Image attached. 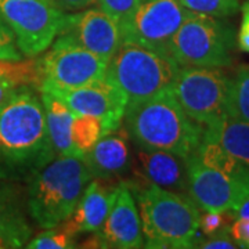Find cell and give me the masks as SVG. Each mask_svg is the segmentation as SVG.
Segmentation results:
<instances>
[{
  "mask_svg": "<svg viewBox=\"0 0 249 249\" xmlns=\"http://www.w3.org/2000/svg\"><path fill=\"white\" fill-rule=\"evenodd\" d=\"M54 157L42 98L22 88L0 104V178L29 181Z\"/></svg>",
  "mask_w": 249,
  "mask_h": 249,
  "instance_id": "6da1fadb",
  "label": "cell"
},
{
  "mask_svg": "<svg viewBox=\"0 0 249 249\" xmlns=\"http://www.w3.org/2000/svg\"><path fill=\"white\" fill-rule=\"evenodd\" d=\"M136 147L162 150L190 158L204 136V126L187 115L172 90L127 104L124 116Z\"/></svg>",
  "mask_w": 249,
  "mask_h": 249,
  "instance_id": "7a4b0ae2",
  "label": "cell"
},
{
  "mask_svg": "<svg viewBox=\"0 0 249 249\" xmlns=\"http://www.w3.org/2000/svg\"><path fill=\"white\" fill-rule=\"evenodd\" d=\"M136 193L145 248H194L199 231V208L181 193L151 183L127 184Z\"/></svg>",
  "mask_w": 249,
  "mask_h": 249,
  "instance_id": "3957f363",
  "label": "cell"
},
{
  "mask_svg": "<svg viewBox=\"0 0 249 249\" xmlns=\"http://www.w3.org/2000/svg\"><path fill=\"white\" fill-rule=\"evenodd\" d=\"M93 178L80 157L57 155L28 181L27 206L34 222L52 229L75 211Z\"/></svg>",
  "mask_w": 249,
  "mask_h": 249,
  "instance_id": "277c9868",
  "label": "cell"
},
{
  "mask_svg": "<svg viewBox=\"0 0 249 249\" xmlns=\"http://www.w3.org/2000/svg\"><path fill=\"white\" fill-rule=\"evenodd\" d=\"M180 65L169 55L136 43H121L109 60L107 76L133 104L172 88Z\"/></svg>",
  "mask_w": 249,
  "mask_h": 249,
  "instance_id": "5b68a950",
  "label": "cell"
},
{
  "mask_svg": "<svg viewBox=\"0 0 249 249\" xmlns=\"http://www.w3.org/2000/svg\"><path fill=\"white\" fill-rule=\"evenodd\" d=\"M234 32L216 17L188 11L169 46V57L180 67L222 68L231 64Z\"/></svg>",
  "mask_w": 249,
  "mask_h": 249,
  "instance_id": "8992f818",
  "label": "cell"
},
{
  "mask_svg": "<svg viewBox=\"0 0 249 249\" xmlns=\"http://www.w3.org/2000/svg\"><path fill=\"white\" fill-rule=\"evenodd\" d=\"M0 17L16 36L22 55L32 58L52 46L67 14L49 0H0Z\"/></svg>",
  "mask_w": 249,
  "mask_h": 249,
  "instance_id": "52a82bcc",
  "label": "cell"
},
{
  "mask_svg": "<svg viewBox=\"0 0 249 249\" xmlns=\"http://www.w3.org/2000/svg\"><path fill=\"white\" fill-rule=\"evenodd\" d=\"M229 88L220 68L180 67L170 90L187 115L205 127L227 114Z\"/></svg>",
  "mask_w": 249,
  "mask_h": 249,
  "instance_id": "ba28073f",
  "label": "cell"
},
{
  "mask_svg": "<svg viewBox=\"0 0 249 249\" xmlns=\"http://www.w3.org/2000/svg\"><path fill=\"white\" fill-rule=\"evenodd\" d=\"M109 62L72 40L57 36L40 58L43 80L39 90H71L103 79Z\"/></svg>",
  "mask_w": 249,
  "mask_h": 249,
  "instance_id": "9c48e42d",
  "label": "cell"
},
{
  "mask_svg": "<svg viewBox=\"0 0 249 249\" xmlns=\"http://www.w3.org/2000/svg\"><path fill=\"white\" fill-rule=\"evenodd\" d=\"M188 11L178 0H144L132 21L121 29L122 42L169 55V46Z\"/></svg>",
  "mask_w": 249,
  "mask_h": 249,
  "instance_id": "30bf717a",
  "label": "cell"
},
{
  "mask_svg": "<svg viewBox=\"0 0 249 249\" xmlns=\"http://www.w3.org/2000/svg\"><path fill=\"white\" fill-rule=\"evenodd\" d=\"M62 100L75 115L98 118L106 132H114L124 122L127 98L114 82L104 76L71 90H43Z\"/></svg>",
  "mask_w": 249,
  "mask_h": 249,
  "instance_id": "8fae6325",
  "label": "cell"
},
{
  "mask_svg": "<svg viewBox=\"0 0 249 249\" xmlns=\"http://www.w3.org/2000/svg\"><path fill=\"white\" fill-rule=\"evenodd\" d=\"M190 198L202 211L230 213L244 196L249 194L245 186L224 173L205 166L196 155L187 160Z\"/></svg>",
  "mask_w": 249,
  "mask_h": 249,
  "instance_id": "7c38bea8",
  "label": "cell"
},
{
  "mask_svg": "<svg viewBox=\"0 0 249 249\" xmlns=\"http://www.w3.org/2000/svg\"><path fill=\"white\" fill-rule=\"evenodd\" d=\"M58 36L70 39L108 62L122 42L118 22L100 7L71 16L67 14L65 24Z\"/></svg>",
  "mask_w": 249,
  "mask_h": 249,
  "instance_id": "4fadbf2b",
  "label": "cell"
},
{
  "mask_svg": "<svg viewBox=\"0 0 249 249\" xmlns=\"http://www.w3.org/2000/svg\"><path fill=\"white\" fill-rule=\"evenodd\" d=\"M97 234L104 248L136 249L144 247L140 212L127 183L118 186L115 201Z\"/></svg>",
  "mask_w": 249,
  "mask_h": 249,
  "instance_id": "5bb4252c",
  "label": "cell"
},
{
  "mask_svg": "<svg viewBox=\"0 0 249 249\" xmlns=\"http://www.w3.org/2000/svg\"><path fill=\"white\" fill-rule=\"evenodd\" d=\"M187 160L169 151L136 147L132 168L145 183L183 194L188 188Z\"/></svg>",
  "mask_w": 249,
  "mask_h": 249,
  "instance_id": "9a60e30c",
  "label": "cell"
},
{
  "mask_svg": "<svg viewBox=\"0 0 249 249\" xmlns=\"http://www.w3.org/2000/svg\"><path fill=\"white\" fill-rule=\"evenodd\" d=\"M118 186H106L100 178L90 180L75 211L64 220L68 229L76 235L80 232L100 231L115 201Z\"/></svg>",
  "mask_w": 249,
  "mask_h": 249,
  "instance_id": "2e32d148",
  "label": "cell"
},
{
  "mask_svg": "<svg viewBox=\"0 0 249 249\" xmlns=\"http://www.w3.org/2000/svg\"><path fill=\"white\" fill-rule=\"evenodd\" d=\"M118 130L104 134L94 147L83 155V160L94 178L111 180L124 176L127 170L132 169L127 133Z\"/></svg>",
  "mask_w": 249,
  "mask_h": 249,
  "instance_id": "e0dca14e",
  "label": "cell"
},
{
  "mask_svg": "<svg viewBox=\"0 0 249 249\" xmlns=\"http://www.w3.org/2000/svg\"><path fill=\"white\" fill-rule=\"evenodd\" d=\"M31 235L17 183L0 178V248H21Z\"/></svg>",
  "mask_w": 249,
  "mask_h": 249,
  "instance_id": "ac0fdd59",
  "label": "cell"
},
{
  "mask_svg": "<svg viewBox=\"0 0 249 249\" xmlns=\"http://www.w3.org/2000/svg\"><path fill=\"white\" fill-rule=\"evenodd\" d=\"M40 98L45 107L47 132L50 136L55 155L80 157V154L76 151L71 140V124L75 114L62 100L49 91L40 90Z\"/></svg>",
  "mask_w": 249,
  "mask_h": 249,
  "instance_id": "d6986e66",
  "label": "cell"
},
{
  "mask_svg": "<svg viewBox=\"0 0 249 249\" xmlns=\"http://www.w3.org/2000/svg\"><path fill=\"white\" fill-rule=\"evenodd\" d=\"M204 136L219 142L230 155L249 168V122L226 114L206 124Z\"/></svg>",
  "mask_w": 249,
  "mask_h": 249,
  "instance_id": "ffe728a7",
  "label": "cell"
},
{
  "mask_svg": "<svg viewBox=\"0 0 249 249\" xmlns=\"http://www.w3.org/2000/svg\"><path fill=\"white\" fill-rule=\"evenodd\" d=\"M194 155L205 166L219 170L226 176L234 178L245 186H249L248 166H245L240 160H235L217 142H214L206 136H202V140L199 142L196 151L194 152Z\"/></svg>",
  "mask_w": 249,
  "mask_h": 249,
  "instance_id": "44dd1931",
  "label": "cell"
},
{
  "mask_svg": "<svg viewBox=\"0 0 249 249\" xmlns=\"http://www.w3.org/2000/svg\"><path fill=\"white\" fill-rule=\"evenodd\" d=\"M43 80L40 60H0V86L39 89Z\"/></svg>",
  "mask_w": 249,
  "mask_h": 249,
  "instance_id": "7402d4cb",
  "label": "cell"
},
{
  "mask_svg": "<svg viewBox=\"0 0 249 249\" xmlns=\"http://www.w3.org/2000/svg\"><path fill=\"white\" fill-rule=\"evenodd\" d=\"M107 134L103 122L93 115H75L71 124V140L80 157L89 152L94 144Z\"/></svg>",
  "mask_w": 249,
  "mask_h": 249,
  "instance_id": "603a6c76",
  "label": "cell"
},
{
  "mask_svg": "<svg viewBox=\"0 0 249 249\" xmlns=\"http://www.w3.org/2000/svg\"><path fill=\"white\" fill-rule=\"evenodd\" d=\"M227 114L249 122V68H242L230 80Z\"/></svg>",
  "mask_w": 249,
  "mask_h": 249,
  "instance_id": "cb8c5ba5",
  "label": "cell"
},
{
  "mask_svg": "<svg viewBox=\"0 0 249 249\" xmlns=\"http://www.w3.org/2000/svg\"><path fill=\"white\" fill-rule=\"evenodd\" d=\"M76 234L68 229L65 222H61L55 227L45 229V231L29 240L27 248L29 249H70L75 248Z\"/></svg>",
  "mask_w": 249,
  "mask_h": 249,
  "instance_id": "d4e9b609",
  "label": "cell"
},
{
  "mask_svg": "<svg viewBox=\"0 0 249 249\" xmlns=\"http://www.w3.org/2000/svg\"><path fill=\"white\" fill-rule=\"evenodd\" d=\"M187 10L223 18L234 16L240 10V0H178Z\"/></svg>",
  "mask_w": 249,
  "mask_h": 249,
  "instance_id": "484cf974",
  "label": "cell"
},
{
  "mask_svg": "<svg viewBox=\"0 0 249 249\" xmlns=\"http://www.w3.org/2000/svg\"><path fill=\"white\" fill-rule=\"evenodd\" d=\"M144 0H97L98 7L115 19L119 29H124L133 18Z\"/></svg>",
  "mask_w": 249,
  "mask_h": 249,
  "instance_id": "4316f807",
  "label": "cell"
},
{
  "mask_svg": "<svg viewBox=\"0 0 249 249\" xmlns=\"http://www.w3.org/2000/svg\"><path fill=\"white\" fill-rule=\"evenodd\" d=\"M24 55L19 52L16 36L0 17V60H22Z\"/></svg>",
  "mask_w": 249,
  "mask_h": 249,
  "instance_id": "83f0119b",
  "label": "cell"
},
{
  "mask_svg": "<svg viewBox=\"0 0 249 249\" xmlns=\"http://www.w3.org/2000/svg\"><path fill=\"white\" fill-rule=\"evenodd\" d=\"M208 238L199 242V245H196V248L202 249H235L240 248L235 240L232 238L230 227H223L222 230H219L214 234L206 235Z\"/></svg>",
  "mask_w": 249,
  "mask_h": 249,
  "instance_id": "f1b7e54d",
  "label": "cell"
},
{
  "mask_svg": "<svg viewBox=\"0 0 249 249\" xmlns=\"http://www.w3.org/2000/svg\"><path fill=\"white\" fill-rule=\"evenodd\" d=\"M226 214L227 213L206 211V213L199 219V230L205 235H211L222 230L223 227H226Z\"/></svg>",
  "mask_w": 249,
  "mask_h": 249,
  "instance_id": "f546056e",
  "label": "cell"
},
{
  "mask_svg": "<svg viewBox=\"0 0 249 249\" xmlns=\"http://www.w3.org/2000/svg\"><path fill=\"white\" fill-rule=\"evenodd\" d=\"M230 232L240 248L249 249V219H234Z\"/></svg>",
  "mask_w": 249,
  "mask_h": 249,
  "instance_id": "4dcf8cb0",
  "label": "cell"
},
{
  "mask_svg": "<svg viewBox=\"0 0 249 249\" xmlns=\"http://www.w3.org/2000/svg\"><path fill=\"white\" fill-rule=\"evenodd\" d=\"M241 13H242V19H241L237 43L242 52L249 53V0L245 1L244 6L241 7Z\"/></svg>",
  "mask_w": 249,
  "mask_h": 249,
  "instance_id": "1f68e13d",
  "label": "cell"
},
{
  "mask_svg": "<svg viewBox=\"0 0 249 249\" xmlns=\"http://www.w3.org/2000/svg\"><path fill=\"white\" fill-rule=\"evenodd\" d=\"M97 0H53V3L62 11H78L90 7Z\"/></svg>",
  "mask_w": 249,
  "mask_h": 249,
  "instance_id": "d6a6232c",
  "label": "cell"
},
{
  "mask_svg": "<svg viewBox=\"0 0 249 249\" xmlns=\"http://www.w3.org/2000/svg\"><path fill=\"white\" fill-rule=\"evenodd\" d=\"M229 214L232 219H249V194L244 196Z\"/></svg>",
  "mask_w": 249,
  "mask_h": 249,
  "instance_id": "836d02e7",
  "label": "cell"
},
{
  "mask_svg": "<svg viewBox=\"0 0 249 249\" xmlns=\"http://www.w3.org/2000/svg\"><path fill=\"white\" fill-rule=\"evenodd\" d=\"M22 88H16V86H0V104L4 103L7 98H10L13 94H16L18 90Z\"/></svg>",
  "mask_w": 249,
  "mask_h": 249,
  "instance_id": "e575fe53",
  "label": "cell"
},
{
  "mask_svg": "<svg viewBox=\"0 0 249 249\" xmlns=\"http://www.w3.org/2000/svg\"><path fill=\"white\" fill-rule=\"evenodd\" d=\"M49 1H52V3H53V0H49ZM53 4H54V3H53Z\"/></svg>",
  "mask_w": 249,
  "mask_h": 249,
  "instance_id": "d590c367",
  "label": "cell"
}]
</instances>
